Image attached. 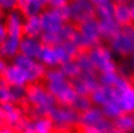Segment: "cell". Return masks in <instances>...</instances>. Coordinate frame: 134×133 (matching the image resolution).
<instances>
[{
	"mask_svg": "<svg viewBox=\"0 0 134 133\" xmlns=\"http://www.w3.org/2000/svg\"><path fill=\"white\" fill-rule=\"evenodd\" d=\"M105 117L100 107L92 106L84 113L80 114V123L79 127L94 126L103 120Z\"/></svg>",
	"mask_w": 134,
	"mask_h": 133,
	"instance_id": "cell-20",
	"label": "cell"
},
{
	"mask_svg": "<svg viewBox=\"0 0 134 133\" xmlns=\"http://www.w3.org/2000/svg\"><path fill=\"white\" fill-rule=\"evenodd\" d=\"M111 1L115 4H120V3H129L131 0H111Z\"/></svg>",
	"mask_w": 134,
	"mask_h": 133,
	"instance_id": "cell-41",
	"label": "cell"
},
{
	"mask_svg": "<svg viewBox=\"0 0 134 133\" xmlns=\"http://www.w3.org/2000/svg\"><path fill=\"white\" fill-rule=\"evenodd\" d=\"M7 36H8V33H7L5 23H4V21H0V45L5 41Z\"/></svg>",
	"mask_w": 134,
	"mask_h": 133,
	"instance_id": "cell-36",
	"label": "cell"
},
{
	"mask_svg": "<svg viewBox=\"0 0 134 133\" xmlns=\"http://www.w3.org/2000/svg\"><path fill=\"white\" fill-rule=\"evenodd\" d=\"M42 47H43V44L39 38H30V37L24 36L20 41V53L25 57L37 59L42 50Z\"/></svg>",
	"mask_w": 134,
	"mask_h": 133,
	"instance_id": "cell-17",
	"label": "cell"
},
{
	"mask_svg": "<svg viewBox=\"0 0 134 133\" xmlns=\"http://www.w3.org/2000/svg\"><path fill=\"white\" fill-rule=\"evenodd\" d=\"M130 65L131 67H132V69H133L134 71V53L131 56V61H130Z\"/></svg>",
	"mask_w": 134,
	"mask_h": 133,
	"instance_id": "cell-44",
	"label": "cell"
},
{
	"mask_svg": "<svg viewBox=\"0 0 134 133\" xmlns=\"http://www.w3.org/2000/svg\"><path fill=\"white\" fill-rule=\"evenodd\" d=\"M90 1H91V4H92L94 7H96V6H99V5H101V4L106 3V2L110 1V0H90Z\"/></svg>",
	"mask_w": 134,
	"mask_h": 133,
	"instance_id": "cell-39",
	"label": "cell"
},
{
	"mask_svg": "<svg viewBox=\"0 0 134 133\" xmlns=\"http://www.w3.org/2000/svg\"><path fill=\"white\" fill-rule=\"evenodd\" d=\"M32 125L35 133H54V125L49 116L32 120Z\"/></svg>",
	"mask_w": 134,
	"mask_h": 133,
	"instance_id": "cell-25",
	"label": "cell"
},
{
	"mask_svg": "<svg viewBox=\"0 0 134 133\" xmlns=\"http://www.w3.org/2000/svg\"><path fill=\"white\" fill-rule=\"evenodd\" d=\"M113 121L114 126L125 133L134 131V117L133 114H121Z\"/></svg>",
	"mask_w": 134,
	"mask_h": 133,
	"instance_id": "cell-24",
	"label": "cell"
},
{
	"mask_svg": "<svg viewBox=\"0 0 134 133\" xmlns=\"http://www.w3.org/2000/svg\"><path fill=\"white\" fill-rule=\"evenodd\" d=\"M101 110L103 112L104 117L110 120H114L115 119H117L118 117L121 116V114H124L121 112L120 106L115 101H111L106 105L102 106Z\"/></svg>",
	"mask_w": 134,
	"mask_h": 133,
	"instance_id": "cell-29",
	"label": "cell"
},
{
	"mask_svg": "<svg viewBox=\"0 0 134 133\" xmlns=\"http://www.w3.org/2000/svg\"><path fill=\"white\" fill-rule=\"evenodd\" d=\"M93 106L92 102H91L90 96H83V95H77L75 101L72 104V108L75 109L78 113H84L87 110H88L90 108Z\"/></svg>",
	"mask_w": 134,
	"mask_h": 133,
	"instance_id": "cell-31",
	"label": "cell"
},
{
	"mask_svg": "<svg viewBox=\"0 0 134 133\" xmlns=\"http://www.w3.org/2000/svg\"><path fill=\"white\" fill-rule=\"evenodd\" d=\"M3 125H5V124H4L3 120H1V119H0V127H1V126H3Z\"/></svg>",
	"mask_w": 134,
	"mask_h": 133,
	"instance_id": "cell-45",
	"label": "cell"
},
{
	"mask_svg": "<svg viewBox=\"0 0 134 133\" xmlns=\"http://www.w3.org/2000/svg\"><path fill=\"white\" fill-rule=\"evenodd\" d=\"M77 34L73 41L77 45L80 52H87L91 48L103 43L100 35L98 20L96 18L86 20L84 23H76Z\"/></svg>",
	"mask_w": 134,
	"mask_h": 133,
	"instance_id": "cell-3",
	"label": "cell"
},
{
	"mask_svg": "<svg viewBox=\"0 0 134 133\" xmlns=\"http://www.w3.org/2000/svg\"><path fill=\"white\" fill-rule=\"evenodd\" d=\"M133 116H134V114H133Z\"/></svg>",
	"mask_w": 134,
	"mask_h": 133,
	"instance_id": "cell-46",
	"label": "cell"
},
{
	"mask_svg": "<svg viewBox=\"0 0 134 133\" xmlns=\"http://www.w3.org/2000/svg\"><path fill=\"white\" fill-rule=\"evenodd\" d=\"M114 7L115 4L112 1H108L106 3H103L99 6L95 7V18L97 20H103V19H110L113 18L114 15Z\"/></svg>",
	"mask_w": 134,
	"mask_h": 133,
	"instance_id": "cell-28",
	"label": "cell"
},
{
	"mask_svg": "<svg viewBox=\"0 0 134 133\" xmlns=\"http://www.w3.org/2000/svg\"><path fill=\"white\" fill-rule=\"evenodd\" d=\"M59 69L61 70V72L63 73L65 78L70 81L75 80L82 73L80 67H79L78 63L75 60H70L68 62L61 64L60 66H59Z\"/></svg>",
	"mask_w": 134,
	"mask_h": 133,
	"instance_id": "cell-26",
	"label": "cell"
},
{
	"mask_svg": "<svg viewBox=\"0 0 134 133\" xmlns=\"http://www.w3.org/2000/svg\"><path fill=\"white\" fill-rule=\"evenodd\" d=\"M75 61L78 63L82 73H96L87 52H80L78 57L75 58Z\"/></svg>",
	"mask_w": 134,
	"mask_h": 133,
	"instance_id": "cell-27",
	"label": "cell"
},
{
	"mask_svg": "<svg viewBox=\"0 0 134 133\" xmlns=\"http://www.w3.org/2000/svg\"><path fill=\"white\" fill-rule=\"evenodd\" d=\"M39 16L43 27V32L57 33L64 25V23H66L57 9L46 8Z\"/></svg>",
	"mask_w": 134,
	"mask_h": 133,
	"instance_id": "cell-10",
	"label": "cell"
},
{
	"mask_svg": "<svg viewBox=\"0 0 134 133\" xmlns=\"http://www.w3.org/2000/svg\"><path fill=\"white\" fill-rule=\"evenodd\" d=\"M114 101L124 114H134V82L120 74L114 87Z\"/></svg>",
	"mask_w": 134,
	"mask_h": 133,
	"instance_id": "cell-6",
	"label": "cell"
},
{
	"mask_svg": "<svg viewBox=\"0 0 134 133\" xmlns=\"http://www.w3.org/2000/svg\"><path fill=\"white\" fill-rule=\"evenodd\" d=\"M11 102L10 86L0 77V104Z\"/></svg>",
	"mask_w": 134,
	"mask_h": 133,
	"instance_id": "cell-33",
	"label": "cell"
},
{
	"mask_svg": "<svg viewBox=\"0 0 134 133\" xmlns=\"http://www.w3.org/2000/svg\"><path fill=\"white\" fill-rule=\"evenodd\" d=\"M43 45L45 46H57L61 43V39L59 37L58 32L57 33H50V32H43L39 38Z\"/></svg>",
	"mask_w": 134,
	"mask_h": 133,
	"instance_id": "cell-32",
	"label": "cell"
},
{
	"mask_svg": "<svg viewBox=\"0 0 134 133\" xmlns=\"http://www.w3.org/2000/svg\"><path fill=\"white\" fill-rule=\"evenodd\" d=\"M25 18L19 10H14L5 15L4 23L9 36L24 37V23Z\"/></svg>",
	"mask_w": 134,
	"mask_h": 133,
	"instance_id": "cell-14",
	"label": "cell"
},
{
	"mask_svg": "<svg viewBox=\"0 0 134 133\" xmlns=\"http://www.w3.org/2000/svg\"><path fill=\"white\" fill-rule=\"evenodd\" d=\"M55 105L57 101L43 81L30 83L25 87V103L20 107L27 118L35 120L40 117L49 116Z\"/></svg>",
	"mask_w": 134,
	"mask_h": 133,
	"instance_id": "cell-1",
	"label": "cell"
},
{
	"mask_svg": "<svg viewBox=\"0 0 134 133\" xmlns=\"http://www.w3.org/2000/svg\"><path fill=\"white\" fill-rule=\"evenodd\" d=\"M98 24H99L102 42L105 44H107L121 28V25L115 20L114 18L98 20Z\"/></svg>",
	"mask_w": 134,
	"mask_h": 133,
	"instance_id": "cell-21",
	"label": "cell"
},
{
	"mask_svg": "<svg viewBox=\"0 0 134 133\" xmlns=\"http://www.w3.org/2000/svg\"><path fill=\"white\" fill-rule=\"evenodd\" d=\"M129 7H130L131 16H132V20H133V23H134V0H131L130 2H129Z\"/></svg>",
	"mask_w": 134,
	"mask_h": 133,
	"instance_id": "cell-40",
	"label": "cell"
},
{
	"mask_svg": "<svg viewBox=\"0 0 134 133\" xmlns=\"http://www.w3.org/2000/svg\"><path fill=\"white\" fill-rule=\"evenodd\" d=\"M48 7V0H18V8L24 18L39 16Z\"/></svg>",
	"mask_w": 134,
	"mask_h": 133,
	"instance_id": "cell-15",
	"label": "cell"
},
{
	"mask_svg": "<svg viewBox=\"0 0 134 133\" xmlns=\"http://www.w3.org/2000/svg\"><path fill=\"white\" fill-rule=\"evenodd\" d=\"M24 36L30 38H40L43 33V27L41 23L40 16H31L24 19Z\"/></svg>",
	"mask_w": 134,
	"mask_h": 133,
	"instance_id": "cell-22",
	"label": "cell"
},
{
	"mask_svg": "<svg viewBox=\"0 0 134 133\" xmlns=\"http://www.w3.org/2000/svg\"><path fill=\"white\" fill-rule=\"evenodd\" d=\"M0 133H18V132L17 130L14 129L13 127L3 125V126L0 127Z\"/></svg>",
	"mask_w": 134,
	"mask_h": 133,
	"instance_id": "cell-38",
	"label": "cell"
},
{
	"mask_svg": "<svg viewBox=\"0 0 134 133\" xmlns=\"http://www.w3.org/2000/svg\"><path fill=\"white\" fill-rule=\"evenodd\" d=\"M5 15H6V14L4 13L3 11L1 10V9H0V21H3L4 20V18H5Z\"/></svg>",
	"mask_w": 134,
	"mask_h": 133,
	"instance_id": "cell-43",
	"label": "cell"
},
{
	"mask_svg": "<svg viewBox=\"0 0 134 133\" xmlns=\"http://www.w3.org/2000/svg\"><path fill=\"white\" fill-rule=\"evenodd\" d=\"M8 65H9L8 60L3 58L2 57H0V77L3 75V73L5 72V70L8 67Z\"/></svg>",
	"mask_w": 134,
	"mask_h": 133,
	"instance_id": "cell-37",
	"label": "cell"
},
{
	"mask_svg": "<svg viewBox=\"0 0 134 133\" xmlns=\"http://www.w3.org/2000/svg\"><path fill=\"white\" fill-rule=\"evenodd\" d=\"M21 37L7 36L3 43L0 45V57L7 60H13L20 53Z\"/></svg>",
	"mask_w": 134,
	"mask_h": 133,
	"instance_id": "cell-16",
	"label": "cell"
},
{
	"mask_svg": "<svg viewBox=\"0 0 134 133\" xmlns=\"http://www.w3.org/2000/svg\"><path fill=\"white\" fill-rule=\"evenodd\" d=\"M88 57L97 74L118 71V63L107 44L101 43L87 51Z\"/></svg>",
	"mask_w": 134,
	"mask_h": 133,
	"instance_id": "cell-5",
	"label": "cell"
},
{
	"mask_svg": "<svg viewBox=\"0 0 134 133\" xmlns=\"http://www.w3.org/2000/svg\"><path fill=\"white\" fill-rule=\"evenodd\" d=\"M70 21L81 23L95 18V7L90 0H70Z\"/></svg>",
	"mask_w": 134,
	"mask_h": 133,
	"instance_id": "cell-9",
	"label": "cell"
},
{
	"mask_svg": "<svg viewBox=\"0 0 134 133\" xmlns=\"http://www.w3.org/2000/svg\"><path fill=\"white\" fill-rule=\"evenodd\" d=\"M113 53L121 58L131 57L134 53V23L121 27L107 43Z\"/></svg>",
	"mask_w": 134,
	"mask_h": 133,
	"instance_id": "cell-4",
	"label": "cell"
},
{
	"mask_svg": "<svg viewBox=\"0 0 134 133\" xmlns=\"http://www.w3.org/2000/svg\"><path fill=\"white\" fill-rule=\"evenodd\" d=\"M12 62L20 66V68H23L26 72L28 75V79H29V84L42 82L44 80L47 68L35 58H31V57H25L24 54L19 53L12 60Z\"/></svg>",
	"mask_w": 134,
	"mask_h": 133,
	"instance_id": "cell-8",
	"label": "cell"
},
{
	"mask_svg": "<svg viewBox=\"0 0 134 133\" xmlns=\"http://www.w3.org/2000/svg\"><path fill=\"white\" fill-rule=\"evenodd\" d=\"M18 0H0V9L7 14L14 10H17Z\"/></svg>",
	"mask_w": 134,
	"mask_h": 133,
	"instance_id": "cell-34",
	"label": "cell"
},
{
	"mask_svg": "<svg viewBox=\"0 0 134 133\" xmlns=\"http://www.w3.org/2000/svg\"><path fill=\"white\" fill-rule=\"evenodd\" d=\"M54 125V130L65 131L74 127H79L80 113L71 106L55 105L49 114Z\"/></svg>",
	"mask_w": 134,
	"mask_h": 133,
	"instance_id": "cell-7",
	"label": "cell"
},
{
	"mask_svg": "<svg viewBox=\"0 0 134 133\" xmlns=\"http://www.w3.org/2000/svg\"><path fill=\"white\" fill-rule=\"evenodd\" d=\"M1 78L10 87H26L29 84V79L26 72L13 62L8 65Z\"/></svg>",
	"mask_w": 134,
	"mask_h": 133,
	"instance_id": "cell-13",
	"label": "cell"
},
{
	"mask_svg": "<svg viewBox=\"0 0 134 133\" xmlns=\"http://www.w3.org/2000/svg\"><path fill=\"white\" fill-rule=\"evenodd\" d=\"M120 73L118 71H111L98 74V82L100 86L104 87H114L119 80Z\"/></svg>",
	"mask_w": 134,
	"mask_h": 133,
	"instance_id": "cell-30",
	"label": "cell"
},
{
	"mask_svg": "<svg viewBox=\"0 0 134 133\" xmlns=\"http://www.w3.org/2000/svg\"><path fill=\"white\" fill-rule=\"evenodd\" d=\"M43 83L54 97L57 105L72 106L77 97V93L71 81L65 78L59 67L47 69Z\"/></svg>",
	"mask_w": 134,
	"mask_h": 133,
	"instance_id": "cell-2",
	"label": "cell"
},
{
	"mask_svg": "<svg viewBox=\"0 0 134 133\" xmlns=\"http://www.w3.org/2000/svg\"><path fill=\"white\" fill-rule=\"evenodd\" d=\"M113 18H114L115 20L121 25V27L132 24V23H133V20H132V16H131L129 3L115 4Z\"/></svg>",
	"mask_w": 134,
	"mask_h": 133,
	"instance_id": "cell-23",
	"label": "cell"
},
{
	"mask_svg": "<svg viewBox=\"0 0 134 133\" xmlns=\"http://www.w3.org/2000/svg\"><path fill=\"white\" fill-rule=\"evenodd\" d=\"M37 60L41 64H43L47 69L60 66V61H59L55 46L52 47L43 45L42 50L37 57Z\"/></svg>",
	"mask_w": 134,
	"mask_h": 133,
	"instance_id": "cell-19",
	"label": "cell"
},
{
	"mask_svg": "<svg viewBox=\"0 0 134 133\" xmlns=\"http://www.w3.org/2000/svg\"><path fill=\"white\" fill-rule=\"evenodd\" d=\"M110 133H125V132H124V131H121V130H120V129H118V128H116V127L114 126L113 129L110 131Z\"/></svg>",
	"mask_w": 134,
	"mask_h": 133,
	"instance_id": "cell-42",
	"label": "cell"
},
{
	"mask_svg": "<svg viewBox=\"0 0 134 133\" xmlns=\"http://www.w3.org/2000/svg\"><path fill=\"white\" fill-rule=\"evenodd\" d=\"M115 91L114 87H104V86H98L93 92L90 95L92 105L97 107H102L107 103L114 101Z\"/></svg>",
	"mask_w": 134,
	"mask_h": 133,
	"instance_id": "cell-18",
	"label": "cell"
},
{
	"mask_svg": "<svg viewBox=\"0 0 134 133\" xmlns=\"http://www.w3.org/2000/svg\"><path fill=\"white\" fill-rule=\"evenodd\" d=\"M70 0H48V7L52 9H59L61 7L68 6Z\"/></svg>",
	"mask_w": 134,
	"mask_h": 133,
	"instance_id": "cell-35",
	"label": "cell"
},
{
	"mask_svg": "<svg viewBox=\"0 0 134 133\" xmlns=\"http://www.w3.org/2000/svg\"><path fill=\"white\" fill-rule=\"evenodd\" d=\"M24 116L25 115L23 108L19 105L12 102L0 104V119L7 126L13 127L15 129Z\"/></svg>",
	"mask_w": 134,
	"mask_h": 133,
	"instance_id": "cell-12",
	"label": "cell"
},
{
	"mask_svg": "<svg viewBox=\"0 0 134 133\" xmlns=\"http://www.w3.org/2000/svg\"><path fill=\"white\" fill-rule=\"evenodd\" d=\"M77 95L90 96L99 86L97 73H81L75 80L71 81Z\"/></svg>",
	"mask_w": 134,
	"mask_h": 133,
	"instance_id": "cell-11",
	"label": "cell"
}]
</instances>
